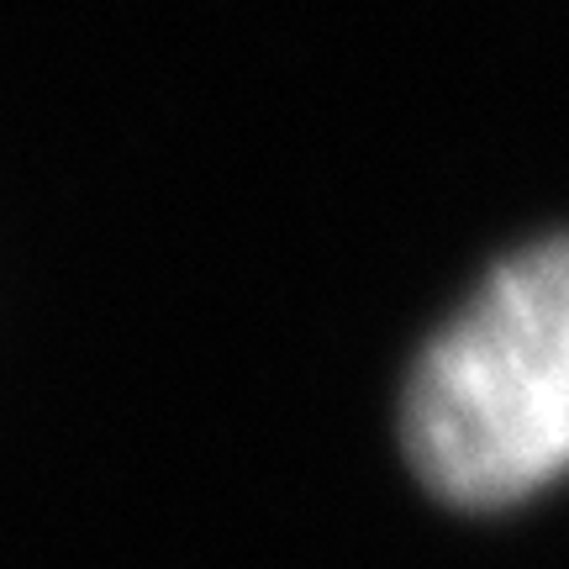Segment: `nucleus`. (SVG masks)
Wrapping results in <instances>:
<instances>
[{
    "mask_svg": "<svg viewBox=\"0 0 569 569\" xmlns=\"http://www.w3.org/2000/svg\"><path fill=\"white\" fill-rule=\"evenodd\" d=\"M401 448L432 501L507 511L569 465V243L507 253L411 365Z\"/></svg>",
    "mask_w": 569,
    "mask_h": 569,
    "instance_id": "f257e3e1",
    "label": "nucleus"
}]
</instances>
